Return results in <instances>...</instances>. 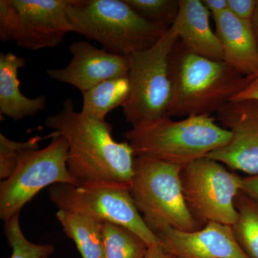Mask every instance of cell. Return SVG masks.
<instances>
[{"label":"cell","mask_w":258,"mask_h":258,"mask_svg":"<svg viewBox=\"0 0 258 258\" xmlns=\"http://www.w3.org/2000/svg\"><path fill=\"white\" fill-rule=\"evenodd\" d=\"M69 144L67 166L78 185L130 184L134 154L128 142H118L113 127L106 121L88 118L75 110L73 100L64 101L60 111L45 122Z\"/></svg>","instance_id":"obj_1"},{"label":"cell","mask_w":258,"mask_h":258,"mask_svg":"<svg viewBox=\"0 0 258 258\" xmlns=\"http://www.w3.org/2000/svg\"><path fill=\"white\" fill-rule=\"evenodd\" d=\"M170 117L212 115L240 93L249 83L224 60L190 52L179 40L170 56Z\"/></svg>","instance_id":"obj_2"},{"label":"cell","mask_w":258,"mask_h":258,"mask_svg":"<svg viewBox=\"0 0 258 258\" xmlns=\"http://www.w3.org/2000/svg\"><path fill=\"white\" fill-rule=\"evenodd\" d=\"M125 137L135 157L154 158L184 168L224 147L230 142L231 133L212 115L173 120L166 115L132 127Z\"/></svg>","instance_id":"obj_3"},{"label":"cell","mask_w":258,"mask_h":258,"mask_svg":"<svg viewBox=\"0 0 258 258\" xmlns=\"http://www.w3.org/2000/svg\"><path fill=\"white\" fill-rule=\"evenodd\" d=\"M67 17L73 32L128 57L153 46L169 29L147 21L125 0H71Z\"/></svg>","instance_id":"obj_4"},{"label":"cell","mask_w":258,"mask_h":258,"mask_svg":"<svg viewBox=\"0 0 258 258\" xmlns=\"http://www.w3.org/2000/svg\"><path fill=\"white\" fill-rule=\"evenodd\" d=\"M182 169L154 158L138 156L134 159L129 191L139 213L154 234L167 228L185 232L202 228L185 200Z\"/></svg>","instance_id":"obj_5"},{"label":"cell","mask_w":258,"mask_h":258,"mask_svg":"<svg viewBox=\"0 0 258 258\" xmlns=\"http://www.w3.org/2000/svg\"><path fill=\"white\" fill-rule=\"evenodd\" d=\"M177 40L171 26L153 46L128 56L130 91L122 108L132 127L167 115L171 98L169 61Z\"/></svg>","instance_id":"obj_6"},{"label":"cell","mask_w":258,"mask_h":258,"mask_svg":"<svg viewBox=\"0 0 258 258\" xmlns=\"http://www.w3.org/2000/svg\"><path fill=\"white\" fill-rule=\"evenodd\" d=\"M69 144L54 132L50 143L30 148L19 158L15 171L0 184V218L3 222L22 209L44 188L57 184L78 185L68 169Z\"/></svg>","instance_id":"obj_7"},{"label":"cell","mask_w":258,"mask_h":258,"mask_svg":"<svg viewBox=\"0 0 258 258\" xmlns=\"http://www.w3.org/2000/svg\"><path fill=\"white\" fill-rule=\"evenodd\" d=\"M49 198L58 210L85 214L101 222L126 227L149 246L159 238L139 213L124 184H57L50 186Z\"/></svg>","instance_id":"obj_8"},{"label":"cell","mask_w":258,"mask_h":258,"mask_svg":"<svg viewBox=\"0 0 258 258\" xmlns=\"http://www.w3.org/2000/svg\"><path fill=\"white\" fill-rule=\"evenodd\" d=\"M71 0H1L0 40L29 50L53 48L73 32L67 17Z\"/></svg>","instance_id":"obj_9"},{"label":"cell","mask_w":258,"mask_h":258,"mask_svg":"<svg viewBox=\"0 0 258 258\" xmlns=\"http://www.w3.org/2000/svg\"><path fill=\"white\" fill-rule=\"evenodd\" d=\"M242 179L208 157L183 168V192L193 216L206 224L233 225L237 219L235 199L242 190Z\"/></svg>","instance_id":"obj_10"},{"label":"cell","mask_w":258,"mask_h":258,"mask_svg":"<svg viewBox=\"0 0 258 258\" xmlns=\"http://www.w3.org/2000/svg\"><path fill=\"white\" fill-rule=\"evenodd\" d=\"M216 114L220 125L230 131L231 139L206 157L249 175H258V101H230Z\"/></svg>","instance_id":"obj_11"},{"label":"cell","mask_w":258,"mask_h":258,"mask_svg":"<svg viewBox=\"0 0 258 258\" xmlns=\"http://www.w3.org/2000/svg\"><path fill=\"white\" fill-rule=\"evenodd\" d=\"M72 58L66 67L47 71L50 79L86 92L107 80L128 76L129 57L79 40L69 47Z\"/></svg>","instance_id":"obj_12"},{"label":"cell","mask_w":258,"mask_h":258,"mask_svg":"<svg viewBox=\"0 0 258 258\" xmlns=\"http://www.w3.org/2000/svg\"><path fill=\"white\" fill-rule=\"evenodd\" d=\"M156 235L161 247L174 258H249L232 226L208 222L193 232L167 228Z\"/></svg>","instance_id":"obj_13"},{"label":"cell","mask_w":258,"mask_h":258,"mask_svg":"<svg viewBox=\"0 0 258 258\" xmlns=\"http://www.w3.org/2000/svg\"><path fill=\"white\" fill-rule=\"evenodd\" d=\"M224 61L246 77L258 74V45L252 23L228 10L212 16Z\"/></svg>","instance_id":"obj_14"},{"label":"cell","mask_w":258,"mask_h":258,"mask_svg":"<svg viewBox=\"0 0 258 258\" xmlns=\"http://www.w3.org/2000/svg\"><path fill=\"white\" fill-rule=\"evenodd\" d=\"M210 15L203 1L179 0L171 27L178 40L190 52L212 60H224L218 37L210 27Z\"/></svg>","instance_id":"obj_15"},{"label":"cell","mask_w":258,"mask_h":258,"mask_svg":"<svg viewBox=\"0 0 258 258\" xmlns=\"http://www.w3.org/2000/svg\"><path fill=\"white\" fill-rule=\"evenodd\" d=\"M26 59L12 52L0 53V115L14 120L34 116L46 107L44 95L30 98L20 90L18 74Z\"/></svg>","instance_id":"obj_16"},{"label":"cell","mask_w":258,"mask_h":258,"mask_svg":"<svg viewBox=\"0 0 258 258\" xmlns=\"http://www.w3.org/2000/svg\"><path fill=\"white\" fill-rule=\"evenodd\" d=\"M56 217L83 258H104L103 222L85 214L62 210L56 212Z\"/></svg>","instance_id":"obj_17"},{"label":"cell","mask_w":258,"mask_h":258,"mask_svg":"<svg viewBox=\"0 0 258 258\" xmlns=\"http://www.w3.org/2000/svg\"><path fill=\"white\" fill-rule=\"evenodd\" d=\"M130 85L128 76L107 80L83 93L81 113L92 119L106 121L107 115L123 107L128 98Z\"/></svg>","instance_id":"obj_18"},{"label":"cell","mask_w":258,"mask_h":258,"mask_svg":"<svg viewBox=\"0 0 258 258\" xmlns=\"http://www.w3.org/2000/svg\"><path fill=\"white\" fill-rule=\"evenodd\" d=\"M235 207L237 219L232 227L236 240L249 258H258V201L241 191Z\"/></svg>","instance_id":"obj_19"},{"label":"cell","mask_w":258,"mask_h":258,"mask_svg":"<svg viewBox=\"0 0 258 258\" xmlns=\"http://www.w3.org/2000/svg\"><path fill=\"white\" fill-rule=\"evenodd\" d=\"M104 258H145L149 245L126 227L103 223Z\"/></svg>","instance_id":"obj_20"},{"label":"cell","mask_w":258,"mask_h":258,"mask_svg":"<svg viewBox=\"0 0 258 258\" xmlns=\"http://www.w3.org/2000/svg\"><path fill=\"white\" fill-rule=\"evenodd\" d=\"M4 230L13 249L10 258H49L55 252L52 244L32 243L25 237L20 227V214L4 222Z\"/></svg>","instance_id":"obj_21"},{"label":"cell","mask_w":258,"mask_h":258,"mask_svg":"<svg viewBox=\"0 0 258 258\" xmlns=\"http://www.w3.org/2000/svg\"><path fill=\"white\" fill-rule=\"evenodd\" d=\"M141 17L150 23L169 28L175 20L178 1L174 0H125Z\"/></svg>","instance_id":"obj_22"},{"label":"cell","mask_w":258,"mask_h":258,"mask_svg":"<svg viewBox=\"0 0 258 258\" xmlns=\"http://www.w3.org/2000/svg\"><path fill=\"white\" fill-rule=\"evenodd\" d=\"M42 139L35 137L27 142H18L0 134V179H8L15 171L22 154L30 148L39 147Z\"/></svg>","instance_id":"obj_23"},{"label":"cell","mask_w":258,"mask_h":258,"mask_svg":"<svg viewBox=\"0 0 258 258\" xmlns=\"http://www.w3.org/2000/svg\"><path fill=\"white\" fill-rule=\"evenodd\" d=\"M257 3V0H227L228 11L237 18L251 23Z\"/></svg>","instance_id":"obj_24"},{"label":"cell","mask_w":258,"mask_h":258,"mask_svg":"<svg viewBox=\"0 0 258 258\" xmlns=\"http://www.w3.org/2000/svg\"><path fill=\"white\" fill-rule=\"evenodd\" d=\"M242 100H256L258 101V74L250 78L245 88L236 95L231 101H242Z\"/></svg>","instance_id":"obj_25"},{"label":"cell","mask_w":258,"mask_h":258,"mask_svg":"<svg viewBox=\"0 0 258 258\" xmlns=\"http://www.w3.org/2000/svg\"><path fill=\"white\" fill-rule=\"evenodd\" d=\"M241 191L258 201V175L243 178Z\"/></svg>","instance_id":"obj_26"},{"label":"cell","mask_w":258,"mask_h":258,"mask_svg":"<svg viewBox=\"0 0 258 258\" xmlns=\"http://www.w3.org/2000/svg\"><path fill=\"white\" fill-rule=\"evenodd\" d=\"M203 3L212 16L228 10L227 0H203Z\"/></svg>","instance_id":"obj_27"},{"label":"cell","mask_w":258,"mask_h":258,"mask_svg":"<svg viewBox=\"0 0 258 258\" xmlns=\"http://www.w3.org/2000/svg\"><path fill=\"white\" fill-rule=\"evenodd\" d=\"M145 258H174L171 254L168 253L161 247V244L156 243L149 246V250Z\"/></svg>","instance_id":"obj_28"},{"label":"cell","mask_w":258,"mask_h":258,"mask_svg":"<svg viewBox=\"0 0 258 258\" xmlns=\"http://www.w3.org/2000/svg\"><path fill=\"white\" fill-rule=\"evenodd\" d=\"M252 29L254 33V36H255L256 41H257L258 45V0L257 3V6H256L255 10H254L253 18L252 19Z\"/></svg>","instance_id":"obj_29"},{"label":"cell","mask_w":258,"mask_h":258,"mask_svg":"<svg viewBox=\"0 0 258 258\" xmlns=\"http://www.w3.org/2000/svg\"><path fill=\"white\" fill-rule=\"evenodd\" d=\"M46 258H48V257H46Z\"/></svg>","instance_id":"obj_30"}]
</instances>
